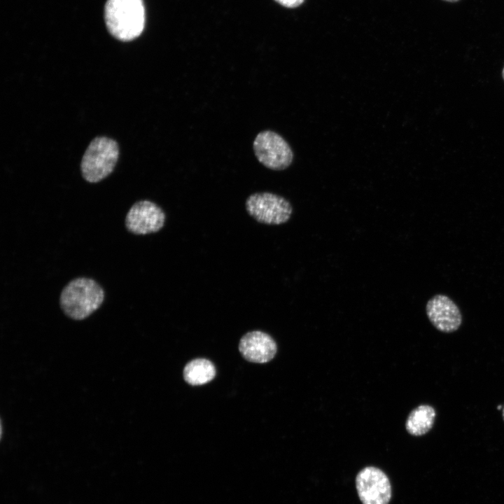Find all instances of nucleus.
<instances>
[{"mask_svg":"<svg viewBox=\"0 0 504 504\" xmlns=\"http://www.w3.org/2000/svg\"><path fill=\"white\" fill-rule=\"evenodd\" d=\"M253 149L259 162L272 170L286 169L293 160V152L288 143L272 130L260 132L254 139Z\"/></svg>","mask_w":504,"mask_h":504,"instance_id":"4","label":"nucleus"},{"mask_svg":"<svg viewBox=\"0 0 504 504\" xmlns=\"http://www.w3.org/2000/svg\"><path fill=\"white\" fill-rule=\"evenodd\" d=\"M104 291L94 279L78 277L70 281L62 289L59 304L63 312L74 320H83L102 305Z\"/></svg>","mask_w":504,"mask_h":504,"instance_id":"2","label":"nucleus"},{"mask_svg":"<svg viewBox=\"0 0 504 504\" xmlns=\"http://www.w3.org/2000/svg\"><path fill=\"white\" fill-rule=\"evenodd\" d=\"M246 209L258 222L267 225H280L290 218L293 208L286 198L268 192H255L246 201Z\"/></svg>","mask_w":504,"mask_h":504,"instance_id":"5","label":"nucleus"},{"mask_svg":"<svg viewBox=\"0 0 504 504\" xmlns=\"http://www.w3.org/2000/svg\"><path fill=\"white\" fill-rule=\"evenodd\" d=\"M503 407V405H500L497 407V410H502Z\"/></svg>","mask_w":504,"mask_h":504,"instance_id":"15","label":"nucleus"},{"mask_svg":"<svg viewBox=\"0 0 504 504\" xmlns=\"http://www.w3.org/2000/svg\"><path fill=\"white\" fill-rule=\"evenodd\" d=\"M503 78H504V69H503Z\"/></svg>","mask_w":504,"mask_h":504,"instance_id":"16","label":"nucleus"},{"mask_svg":"<svg viewBox=\"0 0 504 504\" xmlns=\"http://www.w3.org/2000/svg\"><path fill=\"white\" fill-rule=\"evenodd\" d=\"M104 20L108 32L116 39L130 41L139 37L145 26L143 0H107Z\"/></svg>","mask_w":504,"mask_h":504,"instance_id":"1","label":"nucleus"},{"mask_svg":"<svg viewBox=\"0 0 504 504\" xmlns=\"http://www.w3.org/2000/svg\"><path fill=\"white\" fill-rule=\"evenodd\" d=\"M119 155L117 142L105 136L94 138L87 148L80 164L82 176L90 183H97L113 170Z\"/></svg>","mask_w":504,"mask_h":504,"instance_id":"3","label":"nucleus"},{"mask_svg":"<svg viewBox=\"0 0 504 504\" xmlns=\"http://www.w3.org/2000/svg\"><path fill=\"white\" fill-rule=\"evenodd\" d=\"M358 496L363 504H388L391 488L386 475L380 469L368 466L361 470L356 479Z\"/></svg>","mask_w":504,"mask_h":504,"instance_id":"7","label":"nucleus"},{"mask_svg":"<svg viewBox=\"0 0 504 504\" xmlns=\"http://www.w3.org/2000/svg\"><path fill=\"white\" fill-rule=\"evenodd\" d=\"M164 211L150 200L135 202L128 211L125 220L127 230L134 234H148L160 231L164 226Z\"/></svg>","mask_w":504,"mask_h":504,"instance_id":"6","label":"nucleus"},{"mask_svg":"<svg viewBox=\"0 0 504 504\" xmlns=\"http://www.w3.org/2000/svg\"><path fill=\"white\" fill-rule=\"evenodd\" d=\"M502 410V416H503V421H504V405H503V408H502V410Z\"/></svg>","mask_w":504,"mask_h":504,"instance_id":"14","label":"nucleus"},{"mask_svg":"<svg viewBox=\"0 0 504 504\" xmlns=\"http://www.w3.org/2000/svg\"><path fill=\"white\" fill-rule=\"evenodd\" d=\"M442 1H447V2H451V3H454V2H457V1H460V0H442Z\"/></svg>","mask_w":504,"mask_h":504,"instance_id":"13","label":"nucleus"},{"mask_svg":"<svg viewBox=\"0 0 504 504\" xmlns=\"http://www.w3.org/2000/svg\"><path fill=\"white\" fill-rule=\"evenodd\" d=\"M436 417V412L429 405H420L410 413L406 423L407 431L414 436H421L428 433L433 428Z\"/></svg>","mask_w":504,"mask_h":504,"instance_id":"10","label":"nucleus"},{"mask_svg":"<svg viewBox=\"0 0 504 504\" xmlns=\"http://www.w3.org/2000/svg\"><path fill=\"white\" fill-rule=\"evenodd\" d=\"M239 349L246 360L264 363L274 358L277 348L274 340L269 335L255 330L246 333L241 337Z\"/></svg>","mask_w":504,"mask_h":504,"instance_id":"9","label":"nucleus"},{"mask_svg":"<svg viewBox=\"0 0 504 504\" xmlns=\"http://www.w3.org/2000/svg\"><path fill=\"white\" fill-rule=\"evenodd\" d=\"M216 375L214 364L205 358H196L189 362L183 370V377L186 382L192 386L206 384Z\"/></svg>","mask_w":504,"mask_h":504,"instance_id":"11","label":"nucleus"},{"mask_svg":"<svg viewBox=\"0 0 504 504\" xmlns=\"http://www.w3.org/2000/svg\"><path fill=\"white\" fill-rule=\"evenodd\" d=\"M280 5L289 8H294L300 6L304 0H274Z\"/></svg>","mask_w":504,"mask_h":504,"instance_id":"12","label":"nucleus"},{"mask_svg":"<svg viewBox=\"0 0 504 504\" xmlns=\"http://www.w3.org/2000/svg\"><path fill=\"white\" fill-rule=\"evenodd\" d=\"M426 312L431 324L440 332H454L462 324L459 307L446 295L437 294L430 298L426 305Z\"/></svg>","mask_w":504,"mask_h":504,"instance_id":"8","label":"nucleus"}]
</instances>
